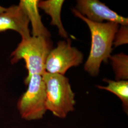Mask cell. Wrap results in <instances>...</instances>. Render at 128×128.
Listing matches in <instances>:
<instances>
[{"mask_svg": "<svg viewBox=\"0 0 128 128\" xmlns=\"http://www.w3.org/2000/svg\"><path fill=\"white\" fill-rule=\"evenodd\" d=\"M75 9L94 22L103 23L107 21L120 25H128V18L120 15L98 0H78Z\"/></svg>", "mask_w": 128, "mask_h": 128, "instance_id": "obj_6", "label": "cell"}, {"mask_svg": "<svg viewBox=\"0 0 128 128\" xmlns=\"http://www.w3.org/2000/svg\"><path fill=\"white\" fill-rule=\"evenodd\" d=\"M38 0H21L18 5L23 10L32 26V36L50 38V33L42 22L38 10Z\"/></svg>", "mask_w": 128, "mask_h": 128, "instance_id": "obj_8", "label": "cell"}, {"mask_svg": "<svg viewBox=\"0 0 128 128\" xmlns=\"http://www.w3.org/2000/svg\"><path fill=\"white\" fill-rule=\"evenodd\" d=\"M27 90L20 98L18 109L26 120L42 118L46 111V87L42 76L34 74L30 78Z\"/></svg>", "mask_w": 128, "mask_h": 128, "instance_id": "obj_4", "label": "cell"}, {"mask_svg": "<svg viewBox=\"0 0 128 128\" xmlns=\"http://www.w3.org/2000/svg\"><path fill=\"white\" fill-rule=\"evenodd\" d=\"M64 2V0H39L38 6V8L50 16V24L57 27L60 36L68 39V33L64 28L61 18V12Z\"/></svg>", "mask_w": 128, "mask_h": 128, "instance_id": "obj_9", "label": "cell"}, {"mask_svg": "<svg viewBox=\"0 0 128 128\" xmlns=\"http://www.w3.org/2000/svg\"><path fill=\"white\" fill-rule=\"evenodd\" d=\"M42 78L46 87V109L56 117L66 118L74 110L76 104L68 78L64 75L46 72Z\"/></svg>", "mask_w": 128, "mask_h": 128, "instance_id": "obj_2", "label": "cell"}, {"mask_svg": "<svg viewBox=\"0 0 128 128\" xmlns=\"http://www.w3.org/2000/svg\"><path fill=\"white\" fill-rule=\"evenodd\" d=\"M116 81L128 79V56L122 53L111 56L109 58Z\"/></svg>", "mask_w": 128, "mask_h": 128, "instance_id": "obj_11", "label": "cell"}, {"mask_svg": "<svg viewBox=\"0 0 128 128\" xmlns=\"http://www.w3.org/2000/svg\"><path fill=\"white\" fill-rule=\"evenodd\" d=\"M82 53L72 46L70 40L60 41L57 46L50 51L46 60V72L64 75L69 69L82 64Z\"/></svg>", "mask_w": 128, "mask_h": 128, "instance_id": "obj_5", "label": "cell"}, {"mask_svg": "<svg viewBox=\"0 0 128 128\" xmlns=\"http://www.w3.org/2000/svg\"><path fill=\"white\" fill-rule=\"evenodd\" d=\"M52 49L50 38L30 36L22 40L11 55V62L25 61L28 74L24 82L27 85L30 78L34 74L42 76L46 72L45 64L48 56Z\"/></svg>", "mask_w": 128, "mask_h": 128, "instance_id": "obj_3", "label": "cell"}, {"mask_svg": "<svg viewBox=\"0 0 128 128\" xmlns=\"http://www.w3.org/2000/svg\"><path fill=\"white\" fill-rule=\"evenodd\" d=\"M128 43V25H121L115 35L113 46L115 48Z\"/></svg>", "mask_w": 128, "mask_h": 128, "instance_id": "obj_12", "label": "cell"}, {"mask_svg": "<svg viewBox=\"0 0 128 128\" xmlns=\"http://www.w3.org/2000/svg\"><path fill=\"white\" fill-rule=\"evenodd\" d=\"M108 84L106 86H97L100 89L110 92L115 94L120 99L122 103V107L125 112H128V80L114 81L104 78L103 79Z\"/></svg>", "mask_w": 128, "mask_h": 128, "instance_id": "obj_10", "label": "cell"}, {"mask_svg": "<svg viewBox=\"0 0 128 128\" xmlns=\"http://www.w3.org/2000/svg\"><path fill=\"white\" fill-rule=\"evenodd\" d=\"M74 15L87 24L91 35V46L89 55L84 64V69L92 76H97L101 64L106 63L111 56L115 35L119 24L112 22L96 23L90 21L75 9Z\"/></svg>", "mask_w": 128, "mask_h": 128, "instance_id": "obj_1", "label": "cell"}, {"mask_svg": "<svg viewBox=\"0 0 128 128\" xmlns=\"http://www.w3.org/2000/svg\"><path fill=\"white\" fill-rule=\"evenodd\" d=\"M7 9V8H5L4 7L0 5V14L4 12Z\"/></svg>", "mask_w": 128, "mask_h": 128, "instance_id": "obj_13", "label": "cell"}, {"mask_svg": "<svg viewBox=\"0 0 128 128\" xmlns=\"http://www.w3.org/2000/svg\"><path fill=\"white\" fill-rule=\"evenodd\" d=\"M29 23L26 14L18 5L12 6L0 14V33L12 30L25 40L31 36Z\"/></svg>", "mask_w": 128, "mask_h": 128, "instance_id": "obj_7", "label": "cell"}]
</instances>
